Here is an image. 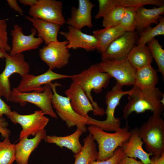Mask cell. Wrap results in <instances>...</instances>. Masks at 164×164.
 <instances>
[{"instance_id": "1", "label": "cell", "mask_w": 164, "mask_h": 164, "mask_svg": "<svg viewBox=\"0 0 164 164\" xmlns=\"http://www.w3.org/2000/svg\"><path fill=\"white\" fill-rule=\"evenodd\" d=\"M128 95V101L123 110V119L126 120L133 112L139 114L149 110L153 114L161 115L164 105L160 100L164 94L158 88H142L133 85Z\"/></svg>"}, {"instance_id": "2", "label": "cell", "mask_w": 164, "mask_h": 164, "mask_svg": "<svg viewBox=\"0 0 164 164\" xmlns=\"http://www.w3.org/2000/svg\"><path fill=\"white\" fill-rule=\"evenodd\" d=\"M111 77L108 73L103 72L97 64L78 74L72 75V82L81 87L91 103L94 115H103L105 111L94 100L91 94L92 91L97 93L101 92L103 88L108 87Z\"/></svg>"}, {"instance_id": "3", "label": "cell", "mask_w": 164, "mask_h": 164, "mask_svg": "<svg viewBox=\"0 0 164 164\" xmlns=\"http://www.w3.org/2000/svg\"><path fill=\"white\" fill-rule=\"evenodd\" d=\"M87 129L97 143L98 161L111 157L117 149L128 140L131 134L127 122L124 127L120 128L113 133L106 132L93 125H90Z\"/></svg>"}, {"instance_id": "4", "label": "cell", "mask_w": 164, "mask_h": 164, "mask_svg": "<svg viewBox=\"0 0 164 164\" xmlns=\"http://www.w3.org/2000/svg\"><path fill=\"white\" fill-rule=\"evenodd\" d=\"M138 133L146 151L159 157L164 153V121L154 114L138 128Z\"/></svg>"}, {"instance_id": "5", "label": "cell", "mask_w": 164, "mask_h": 164, "mask_svg": "<svg viewBox=\"0 0 164 164\" xmlns=\"http://www.w3.org/2000/svg\"><path fill=\"white\" fill-rule=\"evenodd\" d=\"M122 87L116 83L111 90L105 96V103L107 108L105 111L107 117L104 121H99L91 117L89 119V125H94L101 129L106 131L115 132L120 128V119L114 116L117 107L119 104L122 97L128 95L129 90L124 91Z\"/></svg>"}, {"instance_id": "6", "label": "cell", "mask_w": 164, "mask_h": 164, "mask_svg": "<svg viewBox=\"0 0 164 164\" xmlns=\"http://www.w3.org/2000/svg\"><path fill=\"white\" fill-rule=\"evenodd\" d=\"M43 86L44 90L42 92H23L14 88L11 91L9 101L19 103L22 106L26 102L32 104L39 107L45 114L56 118L57 116L52 105L53 93L51 86L49 84Z\"/></svg>"}, {"instance_id": "7", "label": "cell", "mask_w": 164, "mask_h": 164, "mask_svg": "<svg viewBox=\"0 0 164 164\" xmlns=\"http://www.w3.org/2000/svg\"><path fill=\"white\" fill-rule=\"evenodd\" d=\"M53 92L52 105L53 108L60 118L65 122L69 128L75 126L80 129L83 133L85 132L87 128V119L77 114L73 109L70 100L67 97L59 94L56 92V87L61 84L57 83L49 84Z\"/></svg>"}, {"instance_id": "8", "label": "cell", "mask_w": 164, "mask_h": 164, "mask_svg": "<svg viewBox=\"0 0 164 164\" xmlns=\"http://www.w3.org/2000/svg\"><path fill=\"white\" fill-rule=\"evenodd\" d=\"M5 58V68L0 74V97H4L9 101L11 91L10 77L15 73L19 74L21 77L29 73L30 65L22 53L11 56L6 52Z\"/></svg>"}, {"instance_id": "9", "label": "cell", "mask_w": 164, "mask_h": 164, "mask_svg": "<svg viewBox=\"0 0 164 164\" xmlns=\"http://www.w3.org/2000/svg\"><path fill=\"white\" fill-rule=\"evenodd\" d=\"M41 110L35 111L31 114L22 115L15 111H12L7 117L14 124H19L22 130L19 140L30 135L35 136L39 132L45 129L49 119Z\"/></svg>"}, {"instance_id": "10", "label": "cell", "mask_w": 164, "mask_h": 164, "mask_svg": "<svg viewBox=\"0 0 164 164\" xmlns=\"http://www.w3.org/2000/svg\"><path fill=\"white\" fill-rule=\"evenodd\" d=\"M63 7V3L60 1L38 0L35 5L30 7L29 13L32 18L61 26L66 23Z\"/></svg>"}, {"instance_id": "11", "label": "cell", "mask_w": 164, "mask_h": 164, "mask_svg": "<svg viewBox=\"0 0 164 164\" xmlns=\"http://www.w3.org/2000/svg\"><path fill=\"white\" fill-rule=\"evenodd\" d=\"M97 64L103 72L114 78L116 83L122 87L134 84L136 70L127 59L118 61L103 60Z\"/></svg>"}, {"instance_id": "12", "label": "cell", "mask_w": 164, "mask_h": 164, "mask_svg": "<svg viewBox=\"0 0 164 164\" xmlns=\"http://www.w3.org/2000/svg\"><path fill=\"white\" fill-rule=\"evenodd\" d=\"M68 41H57L50 43L39 50L41 59L53 70L67 65L70 56L67 45Z\"/></svg>"}, {"instance_id": "13", "label": "cell", "mask_w": 164, "mask_h": 164, "mask_svg": "<svg viewBox=\"0 0 164 164\" xmlns=\"http://www.w3.org/2000/svg\"><path fill=\"white\" fill-rule=\"evenodd\" d=\"M138 38L135 31L125 32L112 43L101 54L102 60L118 61L127 59Z\"/></svg>"}, {"instance_id": "14", "label": "cell", "mask_w": 164, "mask_h": 164, "mask_svg": "<svg viewBox=\"0 0 164 164\" xmlns=\"http://www.w3.org/2000/svg\"><path fill=\"white\" fill-rule=\"evenodd\" d=\"M71 77L72 75L58 73L49 69L44 73L38 75L29 73L21 77L19 85L15 88L23 92H42L44 90L42 85L49 84L55 80L71 78Z\"/></svg>"}, {"instance_id": "15", "label": "cell", "mask_w": 164, "mask_h": 164, "mask_svg": "<svg viewBox=\"0 0 164 164\" xmlns=\"http://www.w3.org/2000/svg\"><path fill=\"white\" fill-rule=\"evenodd\" d=\"M31 33L29 35L24 34L21 26L18 24L13 25L11 30L12 36V47L9 54L13 56L28 50L36 49L44 42L40 37H36L37 31L34 28L31 29Z\"/></svg>"}, {"instance_id": "16", "label": "cell", "mask_w": 164, "mask_h": 164, "mask_svg": "<svg viewBox=\"0 0 164 164\" xmlns=\"http://www.w3.org/2000/svg\"><path fill=\"white\" fill-rule=\"evenodd\" d=\"M68 28V32L60 31V33L68 41L67 47L68 49L81 48L87 52L97 49L98 46V42L93 35L86 34L81 30L75 29L69 26Z\"/></svg>"}, {"instance_id": "17", "label": "cell", "mask_w": 164, "mask_h": 164, "mask_svg": "<svg viewBox=\"0 0 164 164\" xmlns=\"http://www.w3.org/2000/svg\"><path fill=\"white\" fill-rule=\"evenodd\" d=\"M65 94L69 99L73 109L79 115L87 119L89 116L88 112L94 111L91 103L84 91L78 85L72 82L65 91Z\"/></svg>"}, {"instance_id": "18", "label": "cell", "mask_w": 164, "mask_h": 164, "mask_svg": "<svg viewBox=\"0 0 164 164\" xmlns=\"http://www.w3.org/2000/svg\"><path fill=\"white\" fill-rule=\"evenodd\" d=\"M94 6L89 0H79L78 7L72 8L71 17L66 21V23L80 30L85 26L91 28V12Z\"/></svg>"}, {"instance_id": "19", "label": "cell", "mask_w": 164, "mask_h": 164, "mask_svg": "<svg viewBox=\"0 0 164 164\" xmlns=\"http://www.w3.org/2000/svg\"><path fill=\"white\" fill-rule=\"evenodd\" d=\"M46 135V131L44 129L32 138L25 137L19 140V142L15 145V161L17 164H28L31 153Z\"/></svg>"}, {"instance_id": "20", "label": "cell", "mask_w": 164, "mask_h": 164, "mask_svg": "<svg viewBox=\"0 0 164 164\" xmlns=\"http://www.w3.org/2000/svg\"><path fill=\"white\" fill-rule=\"evenodd\" d=\"M131 132L128 139L121 146L125 155L130 157L138 158L144 164H150V156L153 154L143 149L142 145L144 143L138 135V128L135 127Z\"/></svg>"}, {"instance_id": "21", "label": "cell", "mask_w": 164, "mask_h": 164, "mask_svg": "<svg viewBox=\"0 0 164 164\" xmlns=\"http://www.w3.org/2000/svg\"><path fill=\"white\" fill-rule=\"evenodd\" d=\"M136 29L140 34L152 24L158 23L164 13V5L151 9H147L142 6L136 8Z\"/></svg>"}, {"instance_id": "22", "label": "cell", "mask_w": 164, "mask_h": 164, "mask_svg": "<svg viewBox=\"0 0 164 164\" xmlns=\"http://www.w3.org/2000/svg\"><path fill=\"white\" fill-rule=\"evenodd\" d=\"M25 17L32 23L38 37L42 38L46 45L58 41L57 36L61 26L29 16Z\"/></svg>"}, {"instance_id": "23", "label": "cell", "mask_w": 164, "mask_h": 164, "mask_svg": "<svg viewBox=\"0 0 164 164\" xmlns=\"http://www.w3.org/2000/svg\"><path fill=\"white\" fill-rule=\"evenodd\" d=\"M83 132L77 128L76 131L71 134L65 136L46 135L44 140L48 143L56 144L61 148L65 147L77 154L82 150L83 146L80 141V138Z\"/></svg>"}, {"instance_id": "24", "label": "cell", "mask_w": 164, "mask_h": 164, "mask_svg": "<svg viewBox=\"0 0 164 164\" xmlns=\"http://www.w3.org/2000/svg\"><path fill=\"white\" fill-rule=\"evenodd\" d=\"M125 32L119 25L94 30L93 35L97 39L98 43L97 50L102 54L112 43Z\"/></svg>"}, {"instance_id": "25", "label": "cell", "mask_w": 164, "mask_h": 164, "mask_svg": "<svg viewBox=\"0 0 164 164\" xmlns=\"http://www.w3.org/2000/svg\"><path fill=\"white\" fill-rule=\"evenodd\" d=\"M153 59L149 47L146 45L142 44L135 46L127 58L130 64L136 70L151 65Z\"/></svg>"}, {"instance_id": "26", "label": "cell", "mask_w": 164, "mask_h": 164, "mask_svg": "<svg viewBox=\"0 0 164 164\" xmlns=\"http://www.w3.org/2000/svg\"><path fill=\"white\" fill-rule=\"evenodd\" d=\"M157 71L151 65L137 70L134 85L142 88L156 87L159 80Z\"/></svg>"}, {"instance_id": "27", "label": "cell", "mask_w": 164, "mask_h": 164, "mask_svg": "<svg viewBox=\"0 0 164 164\" xmlns=\"http://www.w3.org/2000/svg\"><path fill=\"white\" fill-rule=\"evenodd\" d=\"M84 144L81 151L74 155V164H89L92 161L97 160L98 151L91 134H89L85 138Z\"/></svg>"}, {"instance_id": "28", "label": "cell", "mask_w": 164, "mask_h": 164, "mask_svg": "<svg viewBox=\"0 0 164 164\" xmlns=\"http://www.w3.org/2000/svg\"><path fill=\"white\" fill-rule=\"evenodd\" d=\"M136 44L146 45L149 41L158 36L164 35V18L160 19L156 26L152 27L150 26L144 30L140 34Z\"/></svg>"}, {"instance_id": "29", "label": "cell", "mask_w": 164, "mask_h": 164, "mask_svg": "<svg viewBox=\"0 0 164 164\" xmlns=\"http://www.w3.org/2000/svg\"><path fill=\"white\" fill-rule=\"evenodd\" d=\"M15 160V144L5 138L0 142V164H12Z\"/></svg>"}, {"instance_id": "30", "label": "cell", "mask_w": 164, "mask_h": 164, "mask_svg": "<svg viewBox=\"0 0 164 164\" xmlns=\"http://www.w3.org/2000/svg\"><path fill=\"white\" fill-rule=\"evenodd\" d=\"M153 59L155 60L158 68V71L164 77V50L159 43L158 40L154 38L147 44Z\"/></svg>"}, {"instance_id": "31", "label": "cell", "mask_w": 164, "mask_h": 164, "mask_svg": "<svg viewBox=\"0 0 164 164\" xmlns=\"http://www.w3.org/2000/svg\"><path fill=\"white\" fill-rule=\"evenodd\" d=\"M126 7L117 5L103 18L102 26L108 28L119 25L125 11Z\"/></svg>"}, {"instance_id": "32", "label": "cell", "mask_w": 164, "mask_h": 164, "mask_svg": "<svg viewBox=\"0 0 164 164\" xmlns=\"http://www.w3.org/2000/svg\"><path fill=\"white\" fill-rule=\"evenodd\" d=\"M119 25L125 32L135 31L136 25V8L126 7L125 14Z\"/></svg>"}, {"instance_id": "33", "label": "cell", "mask_w": 164, "mask_h": 164, "mask_svg": "<svg viewBox=\"0 0 164 164\" xmlns=\"http://www.w3.org/2000/svg\"><path fill=\"white\" fill-rule=\"evenodd\" d=\"M116 6L137 8L151 5L160 6L164 5L163 0H115Z\"/></svg>"}, {"instance_id": "34", "label": "cell", "mask_w": 164, "mask_h": 164, "mask_svg": "<svg viewBox=\"0 0 164 164\" xmlns=\"http://www.w3.org/2000/svg\"><path fill=\"white\" fill-rule=\"evenodd\" d=\"M7 26L6 20L0 19V48L6 52L11 49L8 44Z\"/></svg>"}, {"instance_id": "35", "label": "cell", "mask_w": 164, "mask_h": 164, "mask_svg": "<svg viewBox=\"0 0 164 164\" xmlns=\"http://www.w3.org/2000/svg\"><path fill=\"white\" fill-rule=\"evenodd\" d=\"M98 2L99 10L95 16L96 19L103 18L116 6L115 0H98Z\"/></svg>"}, {"instance_id": "36", "label": "cell", "mask_w": 164, "mask_h": 164, "mask_svg": "<svg viewBox=\"0 0 164 164\" xmlns=\"http://www.w3.org/2000/svg\"><path fill=\"white\" fill-rule=\"evenodd\" d=\"M125 155L122 148L120 147L117 149L113 155L110 158L102 161H93L89 164H118Z\"/></svg>"}, {"instance_id": "37", "label": "cell", "mask_w": 164, "mask_h": 164, "mask_svg": "<svg viewBox=\"0 0 164 164\" xmlns=\"http://www.w3.org/2000/svg\"><path fill=\"white\" fill-rule=\"evenodd\" d=\"M8 125L5 118L3 116L0 117V133L4 138H9L11 134V131L8 128Z\"/></svg>"}, {"instance_id": "38", "label": "cell", "mask_w": 164, "mask_h": 164, "mask_svg": "<svg viewBox=\"0 0 164 164\" xmlns=\"http://www.w3.org/2000/svg\"><path fill=\"white\" fill-rule=\"evenodd\" d=\"M12 111L11 108L0 97V117L5 115L7 117Z\"/></svg>"}, {"instance_id": "39", "label": "cell", "mask_w": 164, "mask_h": 164, "mask_svg": "<svg viewBox=\"0 0 164 164\" xmlns=\"http://www.w3.org/2000/svg\"><path fill=\"white\" fill-rule=\"evenodd\" d=\"M118 164H144L141 161L129 157L125 155L119 161Z\"/></svg>"}, {"instance_id": "40", "label": "cell", "mask_w": 164, "mask_h": 164, "mask_svg": "<svg viewBox=\"0 0 164 164\" xmlns=\"http://www.w3.org/2000/svg\"><path fill=\"white\" fill-rule=\"evenodd\" d=\"M7 2L10 8L19 14L22 15L23 13V10L17 3L16 0H7Z\"/></svg>"}, {"instance_id": "41", "label": "cell", "mask_w": 164, "mask_h": 164, "mask_svg": "<svg viewBox=\"0 0 164 164\" xmlns=\"http://www.w3.org/2000/svg\"><path fill=\"white\" fill-rule=\"evenodd\" d=\"M150 164H164V153L159 157L153 155L150 158Z\"/></svg>"}, {"instance_id": "42", "label": "cell", "mask_w": 164, "mask_h": 164, "mask_svg": "<svg viewBox=\"0 0 164 164\" xmlns=\"http://www.w3.org/2000/svg\"><path fill=\"white\" fill-rule=\"evenodd\" d=\"M38 0H19V2L26 6H29L30 7L35 5Z\"/></svg>"}, {"instance_id": "43", "label": "cell", "mask_w": 164, "mask_h": 164, "mask_svg": "<svg viewBox=\"0 0 164 164\" xmlns=\"http://www.w3.org/2000/svg\"><path fill=\"white\" fill-rule=\"evenodd\" d=\"M6 52L0 48V59L5 58V53Z\"/></svg>"}]
</instances>
